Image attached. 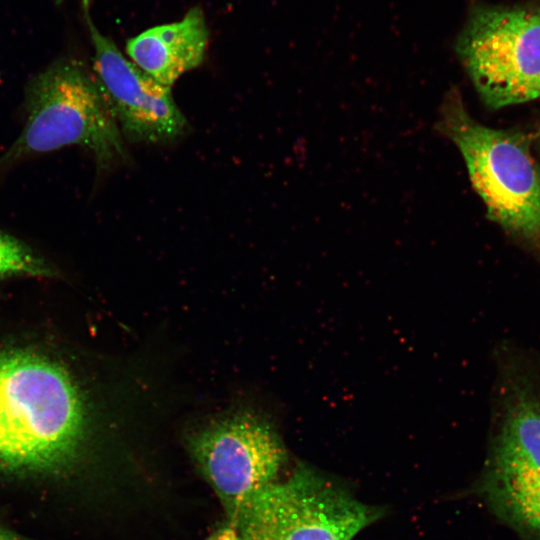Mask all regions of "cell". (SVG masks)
Wrapping results in <instances>:
<instances>
[{"mask_svg":"<svg viewBox=\"0 0 540 540\" xmlns=\"http://www.w3.org/2000/svg\"><path fill=\"white\" fill-rule=\"evenodd\" d=\"M208 39L204 13L193 7L180 21L149 28L129 39L126 51L140 69L170 87L203 62Z\"/></svg>","mask_w":540,"mask_h":540,"instance_id":"9c48e42d","label":"cell"},{"mask_svg":"<svg viewBox=\"0 0 540 540\" xmlns=\"http://www.w3.org/2000/svg\"><path fill=\"white\" fill-rule=\"evenodd\" d=\"M24 128L0 157V172L29 155L80 145L101 169L127 157L122 133L96 78L80 62L63 57L25 87Z\"/></svg>","mask_w":540,"mask_h":540,"instance_id":"7a4b0ae2","label":"cell"},{"mask_svg":"<svg viewBox=\"0 0 540 540\" xmlns=\"http://www.w3.org/2000/svg\"><path fill=\"white\" fill-rule=\"evenodd\" d=\"M436 127L461 152L488 217L515 233L539 234L540 169L524 140L475 121L455 89L446 94Z\"/></svg>","mask_w":540,"mask_h":540,"instance_id":"3957f363","label":"cell"},{"mask_svg":"<svg viewBox=\"0 0 540 540\" xmlns=\"http://www.w3.org/2000/svg\"><path fill=\"white\" fill-rule=\"evenodd\" d=\"M384 515L342 484L299 463L256 493L232 520L242 540H352Z\"/></svg>","mask_w":540,"mask_h":540,"instance_id":"277c9868","label":"cell"},{"mask_svg":"<svg viewBox=\"0 0 540 540\" xmlns=\"http://www.w3.org/2000/svg\"><path fill=\"white\" fill-rule=\"evenodd\" d=\"M0 540H29L17 534L0 529Z\"/></svg>","mask_w":540,"mask_h":540,"instance_id":"7c38bea8","label":"cell"},{"mask_svg":"<svg viewBox=\"0 0 540 540\" xmlns=\"http://www.w3.org/2000/svg\"><path fill=\"white\" fill-rule=\"evenodd\" d=\"M85 20L94 47L95 76L110 104L121 133L130 141L160 143L183 134L186 119L170 87L157 82L93 24L89 0H83Z\"/></svg>","mask_w":540,"mask_h":540,"instance_id":"ba28073f","label":"cell"},{"mask_svg":"<svg viewBox=\"0 0 540 540\" xmlns=\"http://www.w3.org/2000/svg\"><path fill=\"white\" fill-rule=\"evenodd\" d=\"M481 491L497 516L540 540V400L520 396L507 410Z\"/></svg>","mask_w":540,"mask_h":540,"instance_id":"52a82bcc","label":"cell"},{"mask_svg":"<svg viewBox=\"0 0 540 540\" xmlns=\"http://www.w3.org/2000/svg\"><path fill=\"white\" fill-rule=\"evenodd\" d=\"M50 272L49 265L27 245L0 230V277Z\"/></svg>","mask_w":540,"mask_h":540,"instance_id":"30bf717a","label":"cell"},{"mask_svg":"<svg viewBox=\"0 0 540 540\" xmlns=\"http://www.w3.org/2000/svg\"><path fill=\"white\" fill-rule=\"evenodd\" d=\"M456 49L487 106L540 98V6L474 10Z\"/></svg>","mask_w":540,"mask_h":540,"instance_id":"5b68a950","label":"cell"},{"mask_svg":"<svg viewBox=\"0 0 540 540\" xmlns=\"http://www.w3.org/2000/svg\"><path fill=\"white\" fill-rule=\"evenodd\" d=\"M185 446L227 520L277 480L288 460L276 428L251 411L231 412L201 423L187 432Z\"/></svg>","mask_w":540,"mask_h":540,"instance_id":"8992f818","label":"cell"},{"mask_svg":"<svg viewBox=\"0 0 540 540\" xmlns=\"http://www.w3.org/2000/svg\"><path fill=\"white\" fill-rule=\"evenodd\" d=\"M205 540H242L235 525L229 521L214 530Z\"/></svg>","mask_w":540,"mask_h":540,"instance_id":"8fae6325","label":"cell"},{"mask_svg":"<svg viewBox=\"0 0 540 540\" xmlns=\"http://www.w3.org/2000/svg\"><path fill=\"white\" fill-rule=\"evenodd\" d=\"M86 431L83 396L45 356L0 352V472L47 475L69 467Z\"/></svg>","mask_w":540,"mask_h":540,"instance_id":"6da1fadb","label":"cell"}]
</instances>
